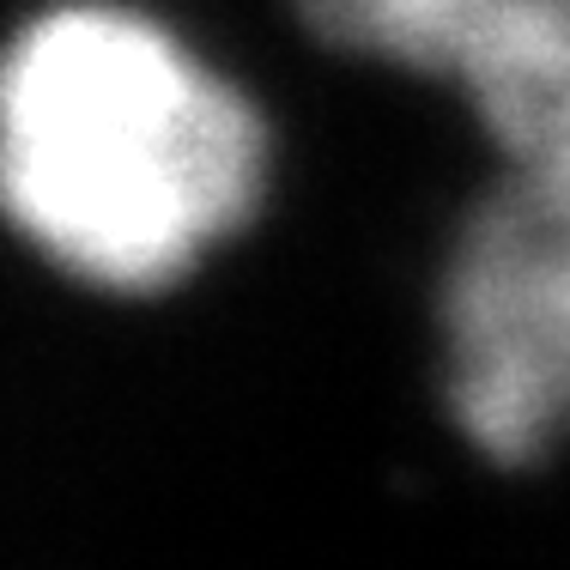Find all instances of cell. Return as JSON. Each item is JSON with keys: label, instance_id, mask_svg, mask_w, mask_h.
Listing matches in <instances>:
<instances>
[{"label": "cell", "instance_id": "cell-2", "mask_svg": "<svg viewBox=\"0 0 570 570\" xmlns=\"http://www.w3.org/2000/svg\"><path fill=\"white\" fill-rule=\"evenodd\" d=\"M443 406L480 461L540 468L570 438V158L504 165L438 285Z\"/></svg>", "mask_w": 570, "mask_h": 570}, {"label": "cell", "instance_id": "cell-3", "mask_svg": "<svg viewBox=\"0 0 570 570\" xmlns=\"http://www.w3.org/2000/svg\"><path fill=\"white\" fill-rule=\"evenodd\" d=\"M292 7L304 31L334 56L455 86L504 24L552 0H292Z\"/></svg>", "mask_w": 570, "mask_h": 570}, {"label": "cell", "instance_id": "cell-1", "mask_svg": "<svg viewBox=\"0 0 570 570\" xmlns=\"http://www.w3.org/2000/svg\"><path fill=\"white\" fill-rule=\"evenodd\" d=\"M267 121L134 0H49L0 73V188L56 274L153 297L219 255L267 195Z\"/></svg>", "mask_w": 570, "mask_h": 570}]
</instances>
